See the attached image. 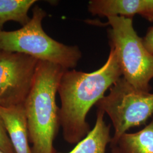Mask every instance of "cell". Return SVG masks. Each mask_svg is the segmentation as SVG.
<instances>
[{"label":"cell","instance_id":"cell-15","mask_svg":"<svg viewBox=\"0 0 153 153\" xmlns=\"http://www.w3.org/2000/svg\"><path fill=\"white\" fill-rule=\"evenodd\" d=\"M0 153H3V152H1V150H0Z\"/></svg>","mask_w":153,"mask_h":153},{"label":"cell","instance_id":"cell-1","mask_svg":"<svg viewBox=\"0 0 153 153\" xmlns=\"http://www.w3.org/2000/svg\"><path fill=\"white\" fill-rule=\"evenodd\" d=\"M121 76L122 72L112 48L106 62L98 70L92 73L69 69L64 71L58 93L60 123L66 142L76 144L88 135L91 131L86 121L88 112Z\"/></svg>","mask_w":153,"mask_h":153},{"label":"cell","instance_id":"cell-2","mask_svg":"<svg viewBox=\"0 0 153 153\" xmlns=\"http://www.w3.org/2000/svg\"><path fill=\"white\" fill-rule=\"evenodd\" d=\"M66 69L39 61L24 103L33 153H57L53 143L60 126L56 96Z\"/></svg>","mask_w":153,"mask_h":153},{"label":"cell","instance_id":"cell-6","mask_svg":"<svg viewBox=\"0 0 153 153\" xmlns=\"http://www.w3.org/2000/svg\"><path fill=\"white\" fill-rule=\"evenodd\" d=\"M38 59L0 49V105L24 104L33 84Z\"/></svg>","mask_w":153,"mask_h":153},{"label":"cell","instance_id":"cell-14","mask_svg":"<svg viewBox=\"0 0 153 153\" xmlns=\"http://www.w3.org/2000/svg\"><path fill=\"white\" fill-rule=\"evenodd\" d=\"M111 148H112V153H118L117 150H116V149L114 147H112Z\"/></svg>","mask_w":153,"mask_h":153},{"label":"cell","instance_id":"cell-5","mask_svg":"<svg viewBox=\"0 0 153 153\" xmlns=\"http://www.w3.org/2000/svg\"><path fill=\"white\" fill-rule=\"evenodd\" d=\"M96 105L111 120L115 129L112 146L129 129L145 124L153 116V94L137 91L121 76Z\"/></svg>","mask_w":153,"mask_h":153},{"label":"cell","instance_id":"cell-3","mask_svg":"<svg viewBox=\"0 0 153 153\" xmlns=\"http://www.w3.org/2000/svg\"><path fill=\"white\" fill-rule=\"evenodd\" d=\"M46 16L43 9L35 6L26 25L15 31H0V49L27 55L66 69L74 68L82 57L81 51L76 46L58 42L45 33L42 21Z\"/></svg>","mask_w":153,"mask_h":153},{"label":"cell","instance_id":"cell-9","mask_svg":"<svg viewBox=\"0 0 153 153\" xmlns=\"http://www.w3.org/2000/svg\"><path fill=\"white\" fill-rule=\"evenodd\" d=\"M104 113L98 109L95 124L93 129L73 150L66 153H105L107 145L111 143V126L104 120Z\"/></svg>","mask_w":153,"mask_h":153},{"label":"cell","instance_id":"cell-7","mask_svg":"<svg viewBox=\"0 0 153 153\" xmlns=\"http://www.w3.org/2000/svg\"><path fill=\"white\" fill-rule=\"evenodd\" d=\"M88 10L99 16L131 18L138 14L153 22V0H92Z\"/></svg>","mask_w":153,"mask_h":153},{"label":"cell","instance_id":"cell-13","mask_svg":"<svg viewBox=\"0 0 153 153\" xmlns=\"http://www.w3.org/2000/svg\"><path fill=\"white\" fill-rule=\"evenodd\" d=\"M142 43L148 52L153 56V26L149 28L143 38Z\"/></svg>","mask_w":153,"mask_h":153},{"label":"cell","instance_id":"cell-11","mask_svg":"<svg viewBox=\"0 0 153 153\" xmlns=\"http://www.w3.org/2000/svg\"><path fill=\"white\" fill-rule=\"evenodd\" d=\"M36 2V0H0V31L8 21L18 22L22 26L26 25L31 19L28 11Z\"/></svg>","mask_w":153,"mask_h":153},{"label":"cell","instance_id":"cell-12","mask_svg":"<svg viewBox=\"0 0 153 153\" xmlns=\"http://www.w3.org/2000/svg\"><path fill=\"white\" fill-rule=\"evenodd\" d=\"M0 150L4 153H15L3 121L0 117Z\"/></svg>","mask_w":153,"mask_h":153},{"label":"cell","instance_id":"cell-8","mask_svg":"<svg viewBox=\"0 0 153 153\" xmlns=\"http://www.w3.org/2000/svg\"><path fill=\"white\" fill-rule=\"evenodd\" d=\"M0 117L15 153H33L24 104L9 107L0 105Z\"/></svg>","mask_w":153,"mask_h":153},{"label":"cell","instance_id":"cell-10","mask_svg":"<svg viewBox=\"0 0 153 153\" xmlns=\"http://www.w3.org/2000/svg\"><path fill=\"white\" fill-rule=\"evenodd\" d=\"M112 147L118 153H153V118L141 131L123 134Z\"/></svg>","mask_w":153,"mask_h":153},{"label":"cell","instance_id":"cell-4","mask_svg":"<svg viewBox=\"0 0 153 153\" xmlns=\"http://www.w3.org/2000/svg\"><path fill=\"white\" fill-rule=\"evenodd\" d=\"M108 23L109 45L114 50L122 76L137 91L150 93L153 78V56L145 48L136 32L133 18L111 16Z\"/></svg>","mask_w":153,"mask_h":153}]
</instances>
